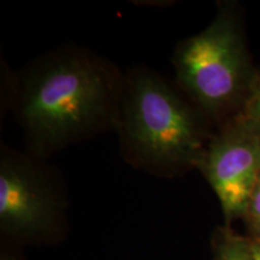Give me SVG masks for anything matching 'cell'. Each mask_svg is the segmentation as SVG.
<instances>
[{"label": "cell", "mask_w": 260, "mask_h": 260, "mask_svg": "<svg viewBox=\"0 0 260 260\" xmlns=\"http://www.w3.org/2000/svg\"><path fill=\"white\" fill-rule=\"evenodd\" d=\"M115 74L99 60L64 54L29 75L19 113L35 151H54L111 121L122 98Z\"/></svg>", "instance_id": "1"}, {"label": "cell", "mask_w": 260, "mask_h": 260, "mask_svg": "<svg viewBox=\"0 0 260 260\" xmlns=\"http://www.w3.org/2000/svg\"><path fill=\"white\" fill-rule=\"evenodd\" d=\"M118 119L130 160L165 174L199 169L207 146L201 116L149 71L130 75Z\"/></svg>", "instance_id": "2"}, {"label": "cell", "mask_w": 260, "mask_h": 260, "mask_svg": "<svg viewBox=\"0 0 260 260\" xmlns=\"http://www.w3.org/2000/svg\"><path fill=\"white\" fill-rule=\"evenodd\" d=\"M172 60L180 86L214 118L237 115L258 73L236 15L228 9L205 30L180 42Z\"/></svg>", "instance_id": "3"}, {"label": "cell", "mask_w": 260, "mask_h": 260, "mask_svg": "<svg viewBox=\"0 0 260 260\" xmlns=\"http://www.w3.org/2000/svg\"><path fill=\"white\" fill-rule=\"evenodd\" d=\"M199 169L218 198L226 223L245 218L260 176V138L232 118L210 140Z\"/></svg>", "instance_id": "4"}, {"label": "cell", "mask_w": 260, "mask_h": 260, "mask_svg": "<svg viewBox=\"0 0 260 260\" xmlns=\"http://www.w3.org/2000/svg\"><path fill=\"white\" fill-rule=\"evenodd\" d=\"M53 188L30 161L3 155L0 164V222L3 229L35 235L52 225L57 213Z\"/></svg>", "instance_id": "5"}, {"label": "cell", "mask_w": 260, "mask_h": 260, "mask_svg": "<svg viewBox=\"0 0 260 260\" xmlns=\"http://www.w3.org/2000/svg\"><path fill=\"white\" fill-rule=\"evenodd\" d=\"M214 260H254L251 239L234 234L223 228L213 237Z\"/></svg>", "instance_id": "6"}, {"label": "cell", "mask_w": 260, "mask_h": 260, "mask_svg": "<svg viewBox=\"0 0 260 260\" xmlns=\"http://www.w3.org/2000/svg\"><path fill=\"white\" fill-rule=\"evenodd\" d=\"M253 134L260 138V73L258 71L253 80L249 92L247 94L241 109L235 117Z\"/></svg>", "instance_id": "7"}, {"label": "cell", "mask_w": 260, "mask_h": 260, "mask_svg": "<svg viewBox=\"0 0 260 260\" xmlns=\"http://www.w3.org/2000/svg\"><path fill=\"white\" fill-rule=\"evenodd\" d=\"M243 219L248 224L252 234L260 229V176L256 181L254 190H253L251 200H249L248 209H247L246 216Z\"/></svg>", "instance_id": "8"}, {"label": "cell", "mask_w": 260, "mask_h": 260, "mask_svg": "<svg viewBox=\"0 0 260 260\" xmlns=\"http://www.w3.org/2000/svg\"><path fill=\"white\" fill-rule=\"evenodd\" d=\"M252 243V251H253V256H254V260H260V245L251 240Z\"/></svg>", "instance_id": "9"}, {"label": "cell", "mask_w": 260, "mask_h": 260, "mask_svg": "<svg viewBox=\"0 0 260 260\" xmlns=\"http://www.w3.org/2000/svg\"><path fill=\"white\" fill-rule=\"evenodd\" d=\"M251 240H253V241L258 243V245H260V229L258 230V232H255L254 234H252Z\"/></svg>", "instance_id": "10"}]
</instances>
